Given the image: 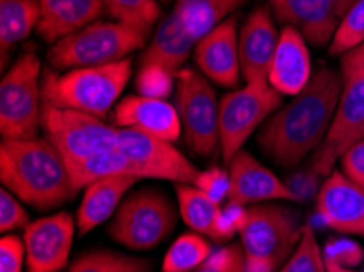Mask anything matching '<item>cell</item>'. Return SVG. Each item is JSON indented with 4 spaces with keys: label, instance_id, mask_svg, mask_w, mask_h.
Returning a JSON list of instances; mask_svg holds the SVG:
<instances>
[{
    "label": "cell",
    "instance_id": "cb8c5ba5",
    "mask_svg": "<svg viewBox=\"0 0 364 272\" xmlns=\"http://www.w3.org/2000/svg\"><path fill=\"white\" fill-rule=\"evenodd\" d=\"M245 2L247 0H175L170 15L181 33L196 44Z\"/></svg>",
    "mask_w": 364,
    "mask_h": 272
},
{
    "label": "cell",
    "instance_id": "7bdbcfd3",
    "mask_svg": "<svg viewBox=\"0 0 364 272\" xmlns=\"http://www.w3.org/2000/svg\"><path fill=\"white\" fill-rule=\"evenodd\" d=\"M161 2H162V4H167V2H170V0H161Z\"/></svg>",
    "mask_w": 364,
    "mask_h": 272
},
{
    "label": "cell",
    "instance_id": "4fadbf2b",
    "mask_svg": "<svg viewBox=\"0 0 364 272\" xmlns=\"http://www.w3.org/2000/svg\"><path fill=\"white\" fill-rule=\"evenodd\" d=\"M77 225L68 212L38 219L26 227V272H60L68 268Z\"/></svg>",
    "mask_w": 364,
    "mask_h": 272
},
{
    "label": "cell",
    "instance_id": "5bb4252c",
    "mask_svg": "<svg viewBox=\"0 0 364 272\" xmlns=\"http://www.w3.org/2000/svg\"><path fill=\"white\" fill-rule=\"evenodd\" d=\"M284 26H294L314 46L332 43L341 21L356 0H268Z\"/></svg>",
    "mask_w": 364,
    "mask_h": 272
},
{
    "label": "cell",
    "instance_id": "e575fe53",
    "mask_svg": "<svg viewBox=\"0 0 364 272\" xmlns=\"http://www.w3.org/2000/svg\"><path fill=\"white\" fill-rule=\"evenodd\" d=\"M30 224V215L20 204V199L4 187L0 191V232L10 233L16 229H26Z\"/></svg>",
    "mask_w": 364,
    "mask_h": 272
},
{
    "label": "cell",
    "instance_id": "7c38bea8",
    "mask_svg": "<svg viewBox=\"0 0 364 272\" xmlns=\"http://www.w3.org/2000/svg\"><path fill=\"white\" fill-rule=\"evenodd\" d=\"M114 148H118L119 152L134 160L137 165H141L147 178L195 186H198L201 180L203 171L193 165L172 142L164 141V138L118 127Z\"/></svg>",
    "mask_w": 364,
    "mask_h": 272
},
{
    "label": "cell",
    "instance_id": "d4e9b609",
    "mask_svg": "<svg viewBox=\"0 0 364 272\" xmlns=\"http://www.w3.org/2000/svg\"><path fill=\"white\" fill-rule=\"evenodd\" d=\"M195 46L196 44L181 33L173 16L168 13L159 21L151 43L141 55L139 65H159L176 75Z\"/></svg>",
    "mask_w": 364,
    "mask_h": 272
},
{
    "label": "cell",
    "instance_id": "f1b7e54d",
    "mask_svg": "<svg viewBox=\"0 0 364 272\" xmlns=\"http://www.w3.org/2000/svg\"><path fill=\"white\" fill-rule=\"evenodd\" d=\"M213 254L211 243L196 233H185L168 248L162 263V272H190Z\"/></svg>",
    "mask_w": 364,
    "mask_h": 272
},
{
    "label": "cell",
    "instance_id": "ac0fdd59",
    "mask_svg": "<svg viewBox=\"0 0 364 272\" xmlns=\"http://www.w3.org/2000/svg\"><path fill=\"white\" fill-rule=\"evenodd\" d=\"M279 35L268 9H255L247 16L239 35L242 77L247 83L268 82Z\"/></svg>",
    "mask_w": 364,
    "mask_h": 272
},
{
    "label": "cell",
    "instance_id": "d6986e66",
    "mask_svg": "<svg viewBox=\"0 0 364 272\" xmlns=\"http://www.w3.org/2000/svg\"><path fill=\"white\" fill-rule=\"evenodd\" d=\"M113 123L119 129H132L147 136L175 142L180 137L178 111L167 99L129 95L121 99L113 113Z\"/></svg>",
    "mask_w": 364,
    "mask_h": 272
},
{
    "label": "cell",
    "instance_id": "7402d4cb",
    "mask_svg": "<svg viewBox=\"0 0 364 272\" xmlns=\"http://www.w3.org/2000/svg\"><path fill=\"white\" fill-rule=\"evenodd\" d=\"M40 9L36 33L49 44L98 21L105 12L103 0H40Z\"/></svg>",
    "mask_w": 364,
    "mask_h": 272
},
{
    "label": "cell",
    "instance_id": "74e56055",
    "mask_svg": "<svg viewBox=\"0 0 364 272\" xmlns=\"http://www.w3.org/2000/svg\"><path fill=\"white\" fill-rule=\"evenodd\" d=\"M325 258L332 259L338 264H358L363 258V249L351 241L333 243L325 249Z\"/></svg>",
    "mask_w": 364,
    "mask_h": 272
},
{
    "label": "cell",
    "instance_id": "2e32d148",
    "mask_svg": "<svg viewBox=\"0 0 364 272\" xmlns=\"http://www.w3.org/2000/svg\"><path fill=\"white\" fill-rule=\"evenodd\" d=\"M196 65L201 74L220 87L235 88L240 83L239 36L237 16H229L196 43Z\"/></svg>",
    "mask_w": 364,
    "mask_h": 272
},
{
    "label": "cell",
    "instance_id": "4dcf8cb0",
    "mask_svg": "<svg viewBox=\"0 0 364 272\" xmlns=\"http://www.w3.org/2000/svg\"><path fill=\"white\" fill-rule=\"evenodd\" d=\"M277 272H327L325 254L311 227H304L299 245Z\"/></svg>",
    "mask_w": 364,
    "mask_h": 272
},
{
    "label": "cell",
    "instance_id": "ba28073f",
    "mask_svg": "<svg viewBox=\"0 0 364 272\" xmlns=\"http://www.w3.org/2000/svg\"><path fill=\"white\" fill-rule=\"evenodd\" d=\"M283 95L268 82L247 83L219 103V152L229 163L247 138L281 108Z\"/></svg>",
    "mask_w": 364,
    "mask_h": 272
},
{
    "label": "cell",
    "instance_id": "60d3db41",
    "mask_svg": "<svg viewBox=\"0 0 364 272\" xmlns=\"http://www.w3.org/2000/svg\"><path fill=\"white\" fill-rule=\"evenodd\" d=\"M325 261H327V272H358V271L346 269L345 266H341V264H338V263H335V261H332V259H327V258H325Z\"/></svg>",
    "mask_w": 364,
    "mask_h": 272
},
{
    "label": "cell",
    "instance_id": "8d00e7d4",
    "mask_svg": "<svg viewBox=\"0 0 364 272\" xmlns=\"http://www.w3.org/2000/svg\"><path fill=\"white\" fill-rule=\"evenodd\" d=\"M341 173L364 190V138H360L345 150L340 157Z\"/></svg>",
    "mask_w": 364,
    "mask_h": 272
},
{
    "label": "cell",
    "instance_id": "ab89813d",
    "mask_svg": "<svg viewBox=\"0 0 364 272\" xmlns=\"http://www.w3.org/2000/svg\"><path fill=\"white\" fill-rule=\"evenodd\" d=\"M345 59H348L351 64H355L356 67H360L364 72V43L360 44V46L351 49L346 54H343Z\"/></svg>",
    "mask_w": 364,
    "mask_h": 272
},
{
    "label": "cell",
    "instance_id": "7a4b0ae2",
    "mask_svg": "<svg viewBox=\"0 0 364 272\" xmlns=\"http://www.w3.org/2000/svg\"><path fill=\"white\" fill-rule=\"evenodd\" d=\"M0 180L20 201L38 210L59 207L79 192L64 157L46 137L2 138Z\"/></svg>",
    "mask_w": 364,
    "mask_h": 272
},
{
    "label": "cell",
    "instance_id": "8992f818",
    "mask_svg": "<svg viewBox=\"0 0 364 272\" xmlns=\"http://www.w3.org/2000/svg\"><path fill=\"white\" fill-rule=\"evenodd\" d=\"M41 62L33 48L20 53L0 83L2 138H36L41 131Z\"/></svg>",
    "mask_w": 364,
    "mask_h": 272
},
{
    "label": "cell",
    "instance_id": "484cf974",
    "mask_svg": "<svg viewBox=\"0 0 364 272\" xmlns=\"http://www.w3.org/2000/svg\"><path fill=\"white\" fill-rule=\"evenodd\" d=\"M70 178L77 190H84L92 181L105 176H136L144 180L146 171L118 148L93 153L90 157L68 163Z\"/></svg>",
    "mask_w": 364,
    "mask_h": 272
},
{
    "label": "cell",
    "instance_id": "d6a6232c",
    "mask_svg": "<svg viewBox=\"0 0 364 272\" xmlns=\"http://www.w3.org/2000/svg\"><path fill=\"white\" fill-rule=\"evenodd\" d=\"M173 75L172 72L159 65H141L136 79L137 92L142 97L165 99L172 92Z\"/></svg>",
    "mask_w": 364,
    "mask_h": 272
},
{
    "label": "cell",
    "instance_id": "83f0119b",
    "mask_svg": "<svg viewBox=\"0 0 364 272\" xmlns=\"http://www.w3.org/2000/svg\"><path fill=\"white\" fill-rule=\"evenodd\" d=\"M64 272H152L151 261L112 249H95L73 261Z\"/></svg>",
    "mask_w": 364,
    "mask_h": 272
},
{
    "label": "cell",
    "instance_id": "f546056e",
    "mask_svg": "<svg viewBox=\"0 0 364 272\" xmlns=\"http://www.w3.org/2000/svg\"><path fill=\"white\" fill-rule=\"evenodd\" d=\"M105 10L119 23L129 25L151 35L159 25L162 9L157 0H103Z\"/></svg>",
    "mask_w": 364,
    "mask_h": 272
},
{
    "label": "cell",
    "instance_id": "277c9868",
    "mask_svg": "<svg viewBox=\"0 0 364 272\" xmlns=\"http://www.w3.org/2000/svg\"><path fill=\"white\" fill-rule=\"evenodd\" d=\"M131 72V58L107 65L70 69L65 74L46 69L41 75L43 102L105 119L128 85Z\"/></svg>",
    "mask_w": 364,
    "mask_h": 272
},
{
    "label": "cell",
    "instance_id": "603a6c76",
    "mask_svg": "<svg viewBox=\"0 0 364 272\" xmlns=\"http://www.w3.org/2000/svg\"><path fill=\"white\" fill-rule=\"evenodd\" d=\"M175 194L181 219L190 229L216 241L229 240L232 236L235 225L225 220L219 201L211 194L185 183H175Z\"/></svg>",
    "mask_w": 364,
    "mask_h": 272
},
{
    "label": "cell",
    "instance_id": "e0dca14e",
    "mask_svg": "<svg viewBox=\"0 0 364 272\" xmlns=\"http://www.w3.org/2000/svg\"><path fill=\"white\" fill-rule=\"evenodd\" d=\"M317 214L328 229L364 236V190L341 171H332L318 190Z\"/></svg>",
    "mask_w": 364,
    "mask_h": 272
},
{
    "label": "cell",
    "instance_id": "44dd1931",
    "mask_svg": "<svg viewBox=\"0 0 364 272\" xmlns=\"http://www.w3.org/2000/svg\"><path fill=\"white\" fill-rule=\"evenodd\" d=\"M141 178L105 176L84 187V197L77 209V235L84 236L117 212L128 191Z\"/></svg>",
    "mask_w": 364,
    "mask_h": 272
},
{
    "label": "cell",
    "instance_id": "b9f144b4",
    "mask_svg": "<svg viewBox=\"0 0 364 272\" xmlns=\"http://www.w3.org/2000/svg\"><path fill=\"white\" fill-rule=\"evenodd\" d=\"M360 138H364V126H363V129L360 131V134H358V137H356V141H360ZM355 143V142H353Z\"/></svg>",
    "mask_w": 364,
    "mask_h": 272
},
{
    "label": "cell",
    "instance_id": "4316f807",
    "mask_svg": "<svg viewBox=\"0 0 364 272\" xmlns=\"http://www.w3.org/2000/svg\"><path fill=\"white\" fill-rule=\"evenodd\" d=\"M40 15V0H0V46L4 62L9 49L31 35Z\"/></svg>",
    "mask_w": 364,
    "mask_h": 272
},
{
    "label": "cell",
    "instance_id": "5b68a950",
    "mask_svg": "<svg viewBox=\"0 0 364 272\" xmlns=\"http://www.w3.org/2000/svg\"><path fill=\"white\" fill-rule=\"evenodd\" d=\"M149 36V33L119 21H93L54 43L48 51V62L56 70L119 62L144 48Z\"/></svg>",
    "mask_w": 364,
    "mask_h": 272
},
{
    "label": "cell",
    "instance_id": "30bf717a",
    "mask_svg": "<svg viewBox=\"0 0 364 272\" xmlns=\"http://www.w3.org/2000/svg\"><path fill=\"white\" fill-rule=\"evenodd\" d=\"M41 131L65 163L114 148L118 136V127L105 124L97 116L58 108L46 102L41 107Z\"/></svg>",
    "mask_w": 364,
    "mask_h": 272
},
{
    "label": "cell",
    "instance_id": "836d02e7",
    "mask_svg": "<svg viewBox=\"0 0 364 272\" xmlns=\"http://www.w3.org/2000/svg\"><path fill=\"white\" fill-rule=\"evenodd\" d=\"M190 272H247L244 249L237 243L220 248Z\"/></svg>",
    "mask_w": 364,
    "mask_h": 272
},
{
    "label": "cell",
    "instance_id": "8fae6325",
    "mask_svg": "<svg viewBox=\"0 0 364 272\" xmlns=\"http://www.w3.org/2000/svg\"><path fill=\"white\" fill-rule=\"evenodd\" d=\"M341 77L343 90L333 121L323 143L317 152H314L311 160L314 173L321 176L332 173L336 160H340L345 150L356 142L364 126V72L348 59L341 58Z\"/></svg>",
    "mask_w": 364,
    "mask_h": 272
},
{
    "label": "cell",
    "instance_id": "52a82bcc",
    "mask_svg": "<svg viewBox=\"0 0 364 272\" xmlns=\"http://www.w3.org/2000/svg\"><path fill=\"white\" fill-rule=\"evenodd\" d=\"M176 219L175 205L167 194L156 187H144L123 199L107 232L124 248L144 251L167 240Z\"/></svg>",
    "mask_w": 364,
    "mask_h": 272
},
{
    "label": "cell",
    "instance_id": "9c48e42d",
    "mask_svg": "<svg viewBox=\"0 0 364 272\" xmlns=\"http://www.w3.org/2000/svg\"><path fill=\"white\" fill-rule=\"evenodd\" d=\"M176 111L186 146L203 158L219 148V103L216 92L201 72H176Z\"/></svg>",
    "mask_w": 364,
    "mask_h": 272
},
{
    "label": "cell",
    "instance_id": "f35d334b",
    "mask_svg": "<svg viewBox=\"0 0 364 272\" xmlns=\"http://www.w3.org/2000/svg\"><path fill=\"white\" fill-rule=\"evenodd\" d=\"M198 187L208 194H211L214 199L220 197V192L228 194L229 190V173L225 175L220 170H211V171H203L201 180L198 183Z\"/></svg>",
    "mask_w": 364,
    "mask_h": 272
},
{
    "label": "cell",
    "instance_id": "9a60e30c",
    "mask_svg": "<svg viewBox=\"0 0 364 272\" xmlns=\"http://www.w3.org/2000/svg\"><path fill=\"white\" fill-rule=\"evenodd\" d=\"M225 199L230 207H248L268 201H297L299 196L250 152L242 148L229 162Z\"/></svg>",
    "mask_w": 364,
    "mask_h": 272
},
{
    "label": "cell",
    "instance_id": "6da1fadb",
    "mask_svg": "<svg viewBox=\"0 0 364 272\" xmlns=\"http://www.w3.org/2000/svg\"><path fill=\"white\" fill-rule=\"evenodd\" d=\"M343 77L323 67L284 108L264 121L257 146L281 166H294L322 146L338 107Z\"/></svg>",
    "mask_w": 364,
    "mask_h": 272
},
{
    "label": "cell",
    "instance_id": "3957f363",
    "mask_svg": "<svg viewBox=\"0 0 364 272\" xmlns=\"http://www.w3.org/2000/svg\"><path fill=\"white\" fill-rule=\"evenodd\" d=\"M247 272H277L299 245V214L279 204L248 205L234 219Z\"/></svg>",
    "mask_w": 364,
    "mask_h": 272
},
{
    "label": "cell",
    "instance_id": "1f68e13d",
    "mask_svg": "<svg viewBox=\"0 0 364 272\" xmlns=\"http://www.w3.org/2000/svg\"><path fill=\"white\" fill-rule=\"evenodd\" d=\"M364 43V0H356L328 44L330 55H343Z\"/></svg>",
    "mask_w": 364,
    "mask_h": 272
},
{
    "label": "cell",
    "instance_id": "ffe728a7",
    "mask_svg": "<svg viewBox=\"0 0 364 272\" xmlns=\"http://www.w3.org/2000/svg\"><path fill=\"white\" fill-rule=\"evenodd\" d=\"M312 79V62L307 41L294 26H284L279 33L268 83L281 95L296 97Z\"/></svg>",
    "mask_w": 364,
    "mask_h": 272
},
{
    "label": "cell",
    "instance_id": "d590c367",
    "mask_svg": "<svg viewBox=\"0 0 364 272\" xmlns=\"http://www.w3.org/2000/svg\"><path fill=\"white\" fill-rule=\"evenodd\" d=\"M26 261L25 243L16 235H4L0 240V272H21Z\"/></svg>",
    "mask_w": 364,
    "mask_h": 272
}]
</instances>
